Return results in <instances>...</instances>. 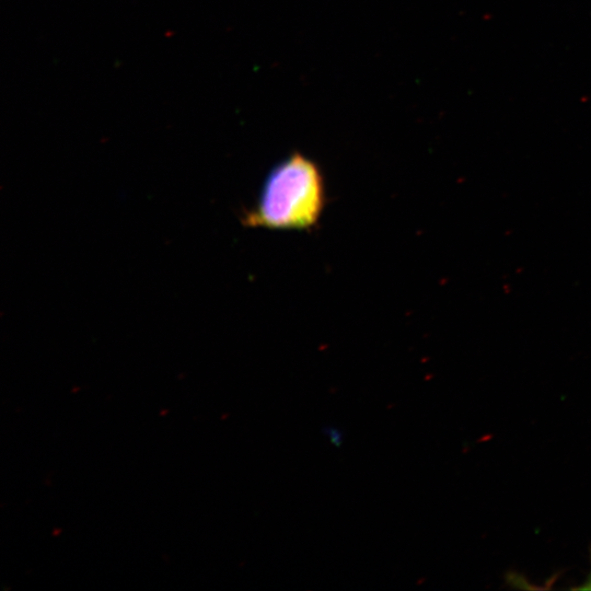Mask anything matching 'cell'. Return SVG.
<instances>
[{"instance_id": "277c9868", "label": "cell", "mask_w": 591, "mask_h": 591, "mask_svg": "<svg viewBox=\"0 0 591 591\" xmlns=\"http://www.w3.org/2000/svg\"><path fill=\"white\" fill-rule=\"evenodd\" d=\"M589 558H590V564H591V546L589 547ZM575 590H591V569L586 578V580L583 581V583L579 587H575L572 588Z\"/></svg>"}, {"instance_id": "3957f363", "label": "cell", "mask_w": 591, "mask_h": 591, "mask_svg": "<svg viewBox=\"0 0 591 591\" xmlns=\"http://www.w3.org/2000/svg\"><path fill=\"white\" fill-rule=\"evenodd\" d=\"M323 434L328 439V441L335 447V448H341L345 439L344 431L336 427L326 425L322 429Z\"/></svg>"}, {"instance_id": "7a4b0ae2", "label": "cell", "mask_w": 591, "mask_h": 591, "mask_svg": "<svg viewBox=\"0 0 591 591\" xmlns=\"http://www.w3.org/2000/svg\"><path fill=\"white\" fill-rule=\"evenodd\" d=\"M505 582L507 583V586L514 589H524V590L542 589L541 587H536L535 584L531 583L523 573L515 570H508L505 573Z\"/></svg>"}, {"instance_id": "6da1fadb", "label": "cell", "mask_w": 591, "mask_h": 591, "mask_svg": "<svg viewBox=\"0 0 591 591\" xmlns=\"http://www.w3.org/2000/svg\"><path fill=\"white\" fill-rule=\"evenodd\" d=\"M325 205L324 178L317 164L292 153L266 176L255 206L242 223L273 230H304L317 223Z\"/></svg>"}]
</instances>
